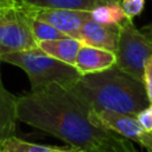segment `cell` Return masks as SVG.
<instances>
[{
	"mask_svg": "<svg viewBox=\"0 0 152 152\" xmlns=\"http://www.w3.org/2000/svg\"><path fill=\"white\" fill-rule=\"evenodd\" d=\"M90 107L70 87L52 83L18 97V120L80 152H138L132 141L95 125Z\"/></svg>",
	"mask_w": 152,
	"mask_h": 152,
	"instance_id": "1",
	"label": "cell"
},
{
	"mask_svg": "<svg viewBox=\"0 0 152 152\" xmlns=\"http://www.w3.org/2000/svg\"><path fill=\"white\" fill-rule=\"evenodd\" d=\"M69 87L91 110H112L137 116L151 104L144 83L116 66L81 76Z\"/></svg>",
	"mask_w": 152,
	"mask_h": 152,
	"instance_id": "2",
	"label": "cell"
},
{
	"mask_svg": "<svg viewBox=\"0 0 152 152\" xmlns=\"http://www.w3.org/2000/svg\"><path fill=\"white\" fill-rule=\"evenodd\" d=\"M0 62L23 69L30 80L31 90L52 83L69 87L82 76L75 65L58 61L45 53L39 48L6 53L0 57Z\"/></svg>",
	"mask_w": 152,
	"mask_h": 152,
	"instance_id": "3",
	"label": "cell"
},
{
	"mask_svg": "<svg viewBox=\"0 0 152 152\" xmlns=\"http://www.w3.org/2000/svg\"><path fill=\"white\" fill-rule=\"evenodd\" d=\"M115 66L144 83V68L152 56V39L133 24V19H125L119 25V42L115 51Z\"/></svg>",
	"mask_w": 152,
	"mask_h": 152,
	"instance_id": "4",
	"label": "cell"
},
{
	"mask_svg": "<svg viewBox=\"0 0 152 152\" xmlns=\"http://www.w3.org/2000/svg\"><path fill=\"white\" fill-rule=\"evenodd\" d=\"M38 48L30 24L28 15L18 1L0 7V57Z\"/></svg>",
	"mask_w": 152,
	"mask_h": 152,
	"instance_id": "5",
	"label": "cell"
},
{
	"mask_svg": "<svg viewBox=\"0 0 152 152\" xmlns=\"http://www.w3.org/2000/svg\"><path fill=\"white\" fill-rule=\"evenodd\" d=\"M91 121L152 151V133L146 131L135 115L112 110H90Z\"/></svg>",
	"mask_w": 152,
	"mask_h": 152,
	"instance_id": "6",
	"label": "cell"
},
{
	"mask_svg": "<svg viewBox=\"0 0 152 152\" xmlns=\"http://www.w3.org/2000/svg\"><path fill=\"white\" fill-rule=\"evenodd\" d=\"M19 4L30 17L45 21L66 34L68 37H72L76 39H80V31L83 24L91 18V11L39 7L24 2Z\"/></svg>",
	"mask_w": 152,
	"mask_h": 152,
	"instance_id": "7",
	"label": "cell"
},
{
	"mask_svg": "<svg viewBox=\"0 0 152 152\" xmlns=\"http://www.w3.org/2000/svg\"><path fill=\"white\" fill-rule=\"evenodd\" d=\"M80 40L86 45L115 52L119 42V25H106L90 18L80 31Z\"/></svg>",
	"mask_w": 152,
	"mask_h": 152,
	"instance_id": "8",
	"label": "cell"
},
{
	"mask_svg": "<svg viewBox=\"0 0 152 152\" xmlns=\"http://www.w3.org/2000/svg\"><path fill=\"white\" fill-rule=\"evenodd\" d=\"M115 52L83 44L77 53L74 65L78 70V72L84 76L110 69L115 66Z\"/></svg>",
	"mask_w": 152,
	"mask_h": 152,
	"instance_id": "9",
	"label": "cell"
},
{
	"mask_svg": "<svg viewBox=\"0 0 152 152\" xmlns=\"http://www.w3.org/2000/svg\"><path fill=\"white\" fill-rule=\"evenodd\" d=\"M18 97L11 94L2 84L0 74V141L13 137L18 120Z\"/></svg>",
	"mask_w": 152,
	"mask_h": 152,
	"instance_id": "10",
	"label": "cell"
},
{
	"mask_svg": "<svg viewBox=\"0 0 152 152\" xmlns=\"http://www.w3.org/2000/svg\"><path fill=\"white\" fill-rule=\"evenodd\" d=\"M82 45L83 43L80 39L72 37H64L61 39L40 42L38 44V48L42 49L49 56L58 61H62L64 63L74 65L77 53L82 48Z\"/></svg>",
	"mask_w": 152,
	"mask_h": 152,
	"instance_id": "11",
	"label": "cell"
},
{
	"mask_svg": "<svg viewBox=\"0 0 152 152\" xmlns=\"http://www.w3.org/2000/svg\"><path fill=\"white\" fill-rule=\"evenodd\" d=\"M1 152H78L74 148H59L55 146L39 145L34 142H28L17 138L15 135L6 138L0 141Z\"/></svg>",
	"mask_w": 152,
	"mask_h": 152,
	"instance_id": "12",
	"label": "cell"
},
{
	"mask_svg": "<svg viewBox=\"0 0 152 152\" xmlns=\"http://www.w3.org/2000/svg\"><path fill=\"white\" fill-rule=\"evenodd\" d=\"M91 18L106 25H120L128 17L121 4H101L91 10Z\"/></svg>",
	"mask_w": 152,
	"mask_h": 152,
	"instance_id": "13",
	"label": "cell"
},
{
	"mask_svg": "<svg viewBox=\"0 0 152 152\" xmlns=\"http://www.w3.org/2000/svg\"><path fill=\"white\" fill-rule=\"evenodd\" d=\"M15 1L32 6H39V7L82 10V11H91L96 6L95 0H15Z\"/></svg>",
	"mask_w": 152,
	"mask_h": 152,
	"instance_id": "14",
	"label": "cell"
},
{
	"mask_svg": "<svg viewBox=\"0 0 152 152\" xmlns=\"http://www.w3.org/2000/svg\"><path fill=\"white\" fill-rule=\"evenodd\" d=\"M26 13V12H25ZM28 15V14H27ZM28 24L31 27V31L36 38V40L38 42V44L40 42H46V40H55V39H61L64 37H68L66 34H64L63 32H61L59 30H57L56 27H53L52 25L34 19L32 17L28 15Z\"/></svg>",
	"mask_w": 152,
	"mask_h": 152,
	"instance_id": "15",
	"label": "cell"
},
{
	"mask_svg": "<svg viewBox=\"0 0 152 152\" xmlns=\"http://www.w3.org/2000/svg\"><path fill=\"white\" fill-rule=\"evenodd\" d=\"M121 5L126 12V15L129 19H133L141 14L145 6V0H121Z\"/></svg>",
	"mask_w": 152,
	"mask_h": 152,
	"instance_id": "16",
	"label": "cell"
},
{
	"mask_svg": "<svg viewBox=\"0 0 152 152\" xmlns=\"http://www.w3.org/2000/svg\"><path fill=\"white\" fill-rule=\"evenodd\" d=\"M144 86L148 96L150 102L152 103V56L147 58L144 68Z\"/></svg>",
	"mask_w": 152,
	"mask_h": 152,
	"instance_id": "17",
	"label": "cell"
},
{
	"mask_svg": "<svg viewBox=\"0 0 152 152\" xmlns=\"http://www.w3.org/2000/svg\"><path fill=\"white\" fill-rule=\"evenodd\" d=\"M137 119L146 131L152 133V103L148 104L142 110H140L137 114Z\"/></svg>",
	"mask_w": 152,
	"mask_h": 152,
	"instance_id": "18",
	"label": "cell"
},
{
	"mask_svg": "<svg viewBox=\"0 0 152 152\" xmlns=\"http://www.w3.org/2000/svg\"><path fill=\"white\" fill-rule=\"evenodd\" d=\"M96 5L101 4H121V0H95Z\"/></svg>",
	"mask_w": 152,
	"mask_h": 152,
	"instance_id": "19",
	"label": "cell"
},
{
	"mask_svg": "<svg viewBox=\"0 0 152 152\" xmlns=\"http://www.w3.org/2000/svg\"><path fill=\"white\" fill-rule=\"evenodd\" d=\"M141 30H142V31H144V32H145V33H146V34L152 39V24H151V25H148V26L142 27Z\"/></svg>",
	"mask_w": 152,
	"mask_h": 152,
	"instance_id": "20",
	"label": "cell"
},
{
	"mask_svg": "<svg viewBox=\"0 0 152 152\" xmlns=\"http://www.w3.org/2000/svg\"><path fill=\"white\" fill-rule=\"evenodd\" d=\"M13 2H14V1H12V0H0V7L11 5V4H13Z\"/></svg>",
	"mask_w": 152,
	"mask_h": 152,
	"instance_id": "21",
	"label": "cell"
},
{
	"mask_svg": "<svg viewBox=\"0 0 152 152\" xmlns=\"http://www.w3.org/2000/svg\"><path fill=\"white\" fill-rule=\"evenodd\" d=\"M12 1H15V0H12Z\"/></svg>",
	"mask_w": 152,
	"mask_h": 152,
	"instance_id": "22",
	"label": "cell"
},
{
	"mask_svg": "<svg viewBox=\"0 0 152 152\" xmlns=\"http://www.w3.org/2000/svg\"><path fill=\"white\" fill-rule=\"evenodd\" d=\"M150 152H152V151H150Z\"/></svg>",
	"mask_w": 152,
	"mask_h": 152,
	"instance_id": "23",
	"label": "cell"
},
{
	"mask_svg": "<svg viewBox=\"0 0 152 152\" xmlns=\"http://www.w3.org/2000/svg\"><path fill=\"white\" fill-rule=\"evenodd\" d=\"M0 152H1V151H0Z\"/></svg>",
	"mask_w": 152,
	"mask_h": 152,
	"instance_id": "24",
	"label": "cell"
},
{
	"mask_svg": "<svg viewBox=\"0 0 152 152\" xmlns=\"http://www.w3.org/2000/svg\"><path fill=\"white\" fill-rule=\"evenodd\" d=\"M78 152H80V151H78Z\"/></svg>",
	"mask_w": 152,
	"mask_h": 152,
	"instance_id": "25",
	"label": "cell"
}]
</instances>
